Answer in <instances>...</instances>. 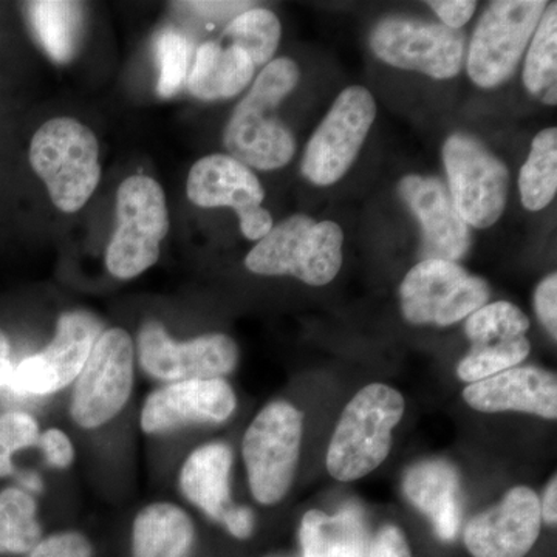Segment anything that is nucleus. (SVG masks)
Here are the masks:
<instances>
[{
	"label": "nucleus",
	"mask_w": 557,
	"mask_h": 557,
	"mask_svg": "<svg viewBox=\"0 0 557 557\" xmlns=\"http://www.w3.org/2000/svg\"><path fill=\"white\" fill-rule=\"evenodd\" d=\"M299 79L298 64L288 58L265 65L226 124L223 141L233 159L260 171L287 166L295 157L296 139L273 112Z\"/></svg>",
	"instance_id": "f257e3e1"
},
{
	"label": "nucleus",
	"mask_w": 557,
	"mask_h": 557,
	"mask_svg": "<svg viewBox=\"0 0 557 557\" xmlns=\"http://www.w3.org/2000/svg\"><path fill=\"white\" fill-rule=\"evenodd\" d=\"M397 388L373 383L348 401L330 442L325 465L333 479L355 482L379 469L392 448V434L405 416Z\"/></svg>",
	"instance_id": "f03ea898"
},
{
	"label": "nucleus",
	"mask_w": 557,
	"mask_h": 557,
	"mask_svg": "<svg viewBox=\"0 0 557 557\" xmlns=\"http://www.w3.org/2000/svg\"><path fill=\"white\" fill-rule=\"evenodd\" d=\"M28 157L54 207L67 214L86 207L100 185V143L78 120L61 116L44 123L33 135Z\"/></svg>",
	"instance_id": "7ed1b4c3"
},
{
	"label": "nucleus",
	"mask_w": 557,
	"mask_h": 557,
	"mask_svg": "<svg viewBox=\"0 0 557 557\" xmlns=\"http://www.w3.org/2000/svg\"><path fill=\"white\" fill-rule=\"evenodd\" d=\"M343 244V230L335 222L293 215L255 245L245 265L260 276H295L311 287H324L338 276Z\"/></svg>",
	"instance_id": "20e7f679"
},
{
	"label": "nucleus",
	"mask_w": 557,
	"mask_h": 557,
	"mask_svg": "<svg viewBox=\"0 0 557 557\" xmlns=\"http://www.w3.org/2000/svg\"><path fill=\"white\" fill-rule=\"evenodd\" d=\"M170 231L166 196L157 180L131 175L116 193V230L106 252L113 277L129 281L152 269Z\"/></svg>",
	"instance_id": "39448f33"
},
{
	"label": "nucleus",
	"mask_w": 557,
	"mask_h": 557,
	"mask_svg": "<svg viewBox=\"0 0 557 557\" xmlns=\"http://www.w3.org/2000/svg\"><path fill=\"white\" fill-rule=\"evenodd\" d=\"M302 434V413L284 399L267 405L249 424L242 457L258 504L273 507L287 496L298 469Z\"/></svg>",
	"instance_id": "423d86ee"
},
{
	"label": "nucleus",
	"mask_w": 557,
	"mask_h": 557,
	"mask_svg": "<svg viewBox=\"0 0 557 557\" xmlns=\"http://www.w3.org/2000/svg\"><path fill=\"white\" fill-rule=\"evenodd\" d=\"M134 383V339L124 329L102 330L73 383L72 420L87 431L106 426L126 408Z\"/></svg>",
	"instance_id": "0eeeda50"
},
{
	"label": "nucleus",
	"mask_w": 557,
	"mask_h": 557,
	"mask_svg": "<svg viewBox=\"0 0 557 557\" xmlns=\"http://www.w3.org/2000/svg\"><path fill=\"white\" fill-rule=\"evenodd\" d=\"M490 285L456 262L424 259L403 278L401 311L413 325L449 327L471 317L490 299Z\"/></svg>",
	"instance_id": "6e6552de"
},
{
	"label": "nucleus",
	"mask_w": 557,
	"mask_h": 557,
	"mask_svg": "<svg viewBox=\"0 0 557 557\" xmlns=\"http://www.w3.org/2000/svg\"><path fill=\"white\" fill-rule=\"evenodd\" d=\"M547 7L542 0L491 3L469 46L467 67L474 84L493 89L515 73Z\"/></svg>",
	"instance_id": "1a4fd4ad"
},
{
	"label": "nucleus",
	"mask_w": 557,
	"mask_h": 557,
	"mask_svg": "<svg viewBox=\"0 0 557 557\" xmlns=\"http://www.w3.org/2000/svg\"><path fill=\"white\" fill-rule=\"evenodd\" d=\"M449 196L469 226L485 230L500 219L508 199L507 166L478 138L453 134L443 146Z\"/></svg>",
	"instance_id": "9d476101"
},
{
	"label": "nucleus",
	"mask_w": 557,
	"mask_h": 557,
	"mask_svg": "<svg viewBox=\"0 0 557 557\" xmlns=\"http://www.w3.org/2000/svg\"><path fill=\"white\" fill-rule=\"evenodd\" d=\"M135 357L149 376L166 384L214 380L230 375L237 368L239 347L223 333L180 343L171 338L160 322L149 321L138 332Z\"/></svg>",
	"instance_id": "9b49d317"
},
{
	"label": "nucleus",
	"mask_w": 557,
	"mask_h": 557,
	"mask_svg": "<svg viewBox=\"0 0 557 557\" xmlns=\"http://www.w3.org/2000/svg\"><path fill=\"white\" fill-rule=\"evenodd\" d=\"M375 119V100L368 89L351 86L341 91L307 145L302 174L318 186L339 182L357 160Z\"/></svg>",
	"instance_id": "f8f14e48"
},
{
	"label": "nucleus",
	"mask_w": 557,
	"mask_h": 557,
	"mask_svg": "<svg viewBox=\"0 0 557 557\" xmlns=\"http://www.w3.org/2000/svg\"><path fill=\"white\" fill-rule=\"evenodd\" d=\"M370 47L388 65L449 79L463 65L467 36L443 24L386 17L373 28Z\"/></svg>",
	"instance_id": "ddd939ff"
},
{
	"label": "nucleus",
	"mask_w": 557,
	"mask_h": 557,
	"mask_svg": "<svg viewBox=\"0 0 557 557\" xmlns=\"http://www.w3.org/2000/svg\"><path fill=\"white\" fill-rule=\"evenodd\" d=\"M101 333V321L90 311H65L49 346L14 368L10 391L22 397H47L75 383Z\"/></svg>",
	"instance_id": "4468645a"
},
{
	"label": "nucleus",
	"mask_w": 557,
	"mask_h": 557,
	"mask_svg": "<svg viewBox=\"0 0 557 557\" xmlns=\"http://www.w3.org/2000/svg\"><path fill=\"white\" fill-rule=\"evenodd\" d=\"M186 193L200 208H233L248 240L263 239L274 226L270 212L262 207L265 190L259 178L231 156L212 153L197 161L190 168Z\"/></svg>",
	"instance_id": "2eb2a0df"
},
{
	"label": "nucleus",
	"mask_w": 557,
	"mask_h": 557,
	"mask_svg": "<svg viewBox=\"0 0 557 557\" xmlns=\"http://www.w3.org/2000/svg\"><path fill=\"white\" fill-rule=\"evenodd\" d=\"M237 409V397L223 379L178 381L146 398L139 426L148 435L170 434L189 424H222Z\"/></svg>",
	"instance_id": "dca6fc26"
},
{
	"label": "nucleus",
	"mask_w": 557,
	"mask_h": 557,
	"mask_svg": "<svg viewBox=\"0 0 557 557\" xmlns=\"http://www.w3.org/2000/svg\"><path fill=\"white\" fill-rule=\"evenodd\" d=\"M541 527L537 494L516 486L496 507L469 520L465 545L472 557H525L536 545Z\"/></svg>",
	"instance_id": "f3484780"
},
{
	"label": "nucleus",
	"mask_w": 557,
	"mask_h": 557,
	"mask_svg": "<svg viewBox=\"0 0 557 557\" xmlns=\"http://www.w3.org/2000/svg\"><path fill=\"white\" fill-rule=\"evenodd\" d=\"M463 399L469 408L479 412L516 410L556 420L557 380L555 373L536 366H518L469 384L463 391Z\"/></svg>",
	"instance_id": "a211bd4d"
},
{
	"label": "nucleus",
	"mask_w": 557,
	"mask_h": 557,
	"mask_svg": "<svg viewBox=\"0 0 557 557\" xmlns=\"http://www.w3.org/2000/svg\"><path fill=\"white\" fill-rule=\"evenodd\" d=\"M399 193L423 226L426 259L456 262L467 255L471 234L438 178L408 175L399 183Z\"/></svg>",
	"instance_id": "6ab92c4d"
},
{
	"label": "nucleus",
	"mask_w": 557,
	"mask_h": 557,
	"mask_svg": "<svg viewBox=\"0 0 557 557\" xmlns=\"http://www.w3.org/2000/svg\"><path fill=\"white\" fill-rule=\"evenodd\" d=\"M406 497L431 519L443 542L456 539L461 523V487L456 468L443 460H426L406 472Z\"/></svg>",
	"instance_id": "aec40b11"
},
{
	"label": "nucleus",
	"mask_w": 557,
	"mask_h": 557,
	"mask_svg": "<svg viewBox=\"0 0 557 557\" xmlns=\"http://www.w3.org/2000/svg\"><path fill=\"white\" fill-rule=\"evenodd\" d=\"M233 450L225 443L199 446L186 457L178 475L183 496L211 520L222 522L231 502Z\"/></svg>",
	"instance_id": "412c9836"
},
{
	"label": "nucleus",
	"mask_w": 557,
	"mask_h": 557,
	"mask_svg": "<svg viewBox=\"0 0 557 557\" xmlns=\"http://www.w3.org/2000/svg\"><path fill=\"white\" fill-rule=\"evenodd\" d=\"M302 557H364L369 548L364 515L357 504L329 516L310 509L300 520Z\"/></svg>",
	"instance_id": "4be33fe9"
},
{
	"label": "nucleus",
	"mask_w": 557,
	"mask_h": 557,
	"mask_svg": "<svg viewBox=\"0 0 557 557\" xmlns=\"http://www.w3.org/2000/svg\"><path fill=\"white\" fill-rule=\"evenodd\" d=\"M255 64L239 47L201 44L188 76L193 97L203 101L228 100L251 83Z\"/></svg>",
	"instance_id": "5701e85b"
},
{
	"label": "nucleus",
	"mask_w": 557,
	"mask_h": 557,
	"mask_svg": "<svg viewBox=\"0 0 557 557\" xmlns=\"http://www.w3.org/2000/svg\"><path fill=\"white\" fill-rule=\"evenodd\" d=\"M196 528L185 509L157 502L141 509L132 525V557H189Z\"/></svg>",
	"instance_id": "b1692460"
},
{
	"label": "nucleus",
	"mask_w": 557,
	"mask_h": 557,
	"mask_svg": "<svg viewBox=\"0 0 557 557\" xmlns=\"http://www.w3.org/2000/svg\"><path fill=\"white\" fill-rule=\"evenodd\" d=\"M28 17L40 46L51 60L64 64L78 50L83 5L64 0H39L27 3Z\"/></svg>",
	"instance_id": "393cba45"
},
{
	"label": "nucleus",
	"mask_w": 557,
	"mask_h": 557,
	"mask_svg": "<svg viewBox=\"0 0 557 557\" xmlns=\"http://www.w3.org/2000/svg\"><path fill=\"white\" fill-rule=\"evenodd\" d=\"M38 504L21 487L0 493V555L27 556L42 539Z\"/></svg>",
	"instance_id": "a878e982"
},
{
	"label": "nucleus",
	"mask_w": 557,
	"mask_h": 557,
	"mask_svg": "<svg viewBox=\"0 0 557 557\" xmlns=\"http://www.w3.org/2000/svg\"><path fill=\"white\" fill-rule=\"evenodd\" d=\"M520 199L530 211H541L557 193V131L539 132L519 177Z\"/></svg>",
	"instance_id": "bb28decb"
},
{
	"label": "nucleus",
	"mask_w": 557,
	"mask_h": 557,
	"mask_svg": "<svg viewBox=\"0 0 557 557\" xmlns=\"http://www.w3.org/2000/svg\"><path fill=\"white\" fill-rule=\"evenodd\" d=\"M230 46L247 53L255 67L267 65L281 42L282 27L276 14L267 9H249L230 22L225 33Z\"/></svg>",
	"instance_id": "cd10ccee"
},
{
	"label": "nucleus",
	"mask_w": 557,
	"mask_h": 557,
	"mask_svg": "<svg viewBox=\"0 0 557 557\" xmlns=\"http://www.w3.org/2000/svg\"><path fill=\"white\" fill-rule=\"evenodd\" d=\"M523 84L530 94L544 95L557 86V7L542 14L528 50Z\"/></svg>",
	"instance_id": "c85d7f7f"
},
{
	"label": "nucleus",
	"mask_w": 557,
	"mask_h": 557,
	"mask_svg": "<svg viewBox=\"0 0 557 557\" xmlns=\"http://www.w3.org/2000/svg\"><path fill=\"white\" fill-rule=\"evenodd\" d=\"M530 341L527 336L500 341V343L478 344L458 362L457 375L461 381L475 383V381L490 379L504 370L518 368L530 355Z\"/></svg>",
	"instance_id": "c756f323"
},
{
	"label": "nucleus",
	"mask_w": 557,
	"mask_h": 557,
	"mask_svg": "<svg viewBox=\"0 0 557 557\" xmlns=\"http://www.w3.org/2000/svg\"><path fill=\"white\" fill-rule=\"evenodd\" d=\"M530 319L515 304L498 300L485 304L467 318L465 333L472 346L478 344L500 343L527 336Z\"/></svg>",
	"instance_id": "7c9ffc66"
},
{
	"label": "nucleus",
	"mask_w": 557,
	"mask_h": 557,
	"mask_svg": "<svg viewBox=\"0 0 557 557\" xmlns=\"http://www.w3.org/2000/svg\"><path fill=\"white\" fill-rule=\"evenodd\" d=\"M153 50L159 64V83L157 91L161 98H172L188 79L189 40L175 28H164L153 39Z\"/></svg>",
	"instance_id": "2f4dec72"
},
{
	"label": "nucleus",
	"mask_w": 557,
	"mask_h": 557,
	"mask_svg": "<svg viewBox=\"0 0 557 557\" xmlns=\"http://www.w3.org/2000/svg\"><path fill=\"white\" fill-rule=\"evenodd\" d=\"M38 421L25 412H5L0 416V479L14 472L13 456L20 450L38 446Z\"/></svg>",
	"instance_id": "473e14b6"
},
{
	"label": "nucleus",
	"mask_w": 557,
	"mask_h": 557,
	"mask_svg": "<svg viewBox=\"0 0 557 557\" xmlns=\"http://www.w3.org/2000/svg\"><path fill=\"white\" fill-rule=\"evenodd\" d=\"M25 557H94V545L79 531H60L40 539Z\"/></svg>",
	"instance_id": "72a5a7b5"
},
{
	"label": "nucleus",
	"mask_w": 557,
	"mask_h": 557,
	"mask_svg": "<svg viewBox=\"0 0 557 557\" xmlns=\"http://www.w3.org/2000/svg\"><path fill=\"white\" fill-rule=\"evenodd\" d=\"M38 448L42 449L47 463L54 469H67L75 461V448L64 431L49 428L40 432Z\"/></svg>",
	"instance_id": "f704fd0d"
},
{
	"label": "nucleus",
	"mask_w": 557,
	"mask_h": 557,
	"mask_svg": "<svg viewBox=\"0 0 557 557\" xmlns=\"http://www.w3.org/2000/svg\"><path fill=\"white\" fill-rule=\"evenodd\" d=\"M534 309L553 339L557 338V276L549 274L539 284L534 295Z\"/></svg>",
	"instance_id": "c9c22d12"
},
{
	"label": "nucleus",
	"mask_w": 557,
	"mask_h": 557,
	"mask_svg": "<svg viewBox=\"0 0 557 557\" xmlns=\"http://www.w3.org/2000/svg\"><path fill=\"white\" fill-rule=\"evenodd\" d=\"M364 557H412L408 539L399 528L384 527L369 544Z\"/></svg>",
	"instance_id": "e433bc0d"
},
{
	"label": "nucleus",
	"mask_w": 557,
	"mask_h": 557,
	"mask_svg": "<svg viewBox=\"0 0 557 557\" xmlns=\"http://www.w3.org/2000/svg\"><path fill=\"white\" fill-rule=\"evenodd\" d=\"M428 5L437 13L443 25L453 30H460L469 20L474 16L478 3L472 0H437L428 2Z\"/></svg>",
	"instance_id": "4c0bfd02"
},
{
	"label": "nucleus",
	"mask_w": 557,
	"mask_h": 557,
	"mask_svg": "<svg viewBox=\"0 0 557 557\" xmlns=\"http://www.w3.org/2000/svg\"><path fill=\"white\" fill-rule=\"evenodd\" d=\"M223 527L228 530L231 536L247 541L255 531V512L247 507H231L223 516Z\"/></svg>",
	"instance_id": "58836bf2"
},
{
	"label": "nucleus",
	"mask_w": 557,
	"mask_h": 557,
	"mask_svg": "<svg viewBox=\"0 0 557 557\" xmlns=\"http://www.w3.org/2000/svg\"><path fill=\"white\" fill-rule=\"evenodd\" d=\"M178 7L208 17V20H222V17L231 16V14L239 13L248 7V2H183L177 3Z\"/></svg>",
	"instance_id": "ea45409f"
},
{
	"label": "nucleus",
	"mask_w": 557,
	"mask_h": 557,
	"mask_svg": "<svg viewBox=\"0 0 557 557\" xmlns=\"http://www.w3.org/2000/svg\"><path fill=\"white\" fill-rule=\"evenodd\" d=\"M13 361H11V346L5 333L0 330V391L9 388L13 376Z\"/></svg>",
	"instance_id": "a19ab883"
},
{
	"label": "nucleus",
	"mask_w": 557,
	"mask_h": 557,
	"mask_svg": "<svg viewBox=\"0 0 557 557\" xmlns=\"http://www.w3.org/2000/svg\"><path fill=\"white\" fill-rule=\"evenodd\" d=\"M557 480L552 479L548 483L547 490H545L544 502L541 504L542 520L548 525H556L557 522Z\"/></svg>",
	"instance_id": "79ce46f5"
},
{
	"label": "nucleus",
	"mask_w": 557,
	"mask_h": 557,
	"mask_svg": "<svg viewBox=\"0 0 557 557\" xmlns=\"http://www.w3.org/2000/svg\"><path fill=\"white\" fill-rule=\"evenodd\" d=\"M22 483L24 485H27L28 490L32 491H39L42 490V482H40V479L38 475L33 474V472H28V474H25L24 478L21 479Z\"/></svg>",
	"instance_id": "37998d69"
}]
</instances>
